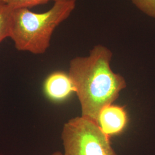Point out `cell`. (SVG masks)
<instances>
[{"label": "cell", "mask_w": 155, "mask_h": 155, "mask_svg": "<svg viewBox=\"0 0 155 155\" xmlns=\"http://www.w3.org/2000/svg\"><path fill=\"white\" fill-rule=\"evenodd\" d=\"M110 50L97 45L84 57H76L70 62L68 75L80 101L82 117L97 124L101 110L118 97L126 87L121 75L110 67Z\"/></svg>", "instance_id": "cell-1"}, {"label": "cell", "mask_w": 155, "mask_h": 155, "mask_svg": "<svg viewBox=\"0 0 155 155\" xmlns=\"http://www.w3.org/2000/svg\"><path fill=\"white\" fill-rule=\"evenodd\" d=\"M75 6L76 0H62L54 2L43 13H35L28 8L15 9L9 38L18 51L43 54L49 48L55 30L69 17Z\"/></svg>", "instance_id": "cell-2"}, {"label": "cell", "mask_w": 155, "mask_h": 155, "mask_svg": "<svg viewBox=\"0 0 155 155\" xmlns=\"http://www.w3.org/2000/svg\"><path fill=\"white\" fill-rule=\"evenodd\" d=\"M61 137L64 155H117L98 124L83 117L67 122Z\"/></svg>", "instance_id": "cell-3"}, {"label": "cell", "mask_w": 155, "mask_h": 155, "mask_svg": "<svg viewBox=\"0 0 155 155\" xmlns=\"http://www.w3.org/2000/svg\"><path fill=\"white\" fill-rule=\"evenodd\" d=\"M127 122V114L124 107L112 104L101 110L97 120L101 131L109 138L121 133Z\"/></svg>", "instance_id": "cell-4"}, {"label": "cell", "mask_w": 155, "mask_h": 155, "mask_svg": "<svg viewBox=\"0 0 155 155\" xmlns=\"http://www.w3.org/2000/svg\"><path fill=\"white\" fill-rule=\"evenodd\" d=\"M45 94L54 101H62L75 93V89L68 74L55 71L47 78L44 84Z\"/></svg>", "instance_id": "cell-5"}, {"label": "cell", "mask_w": 155, "mask_h": 155, "mask_svg": "<svg viewBox=\"0 0 155 155\" xmlns=\"http://www.w3.org/2000/svg\"><path fill=\"white\" fill-rule=\"evenodd\" d=\"M14 9L8 4L0 1V43L6 38L10 37Z\"/></svg>", "instance_id": "cell-6"}, {"label": "cell", "mask_w": 155, "mask_h": 155, "mask_svg": "<svg viewBox=\"0 0 155 155\" xmlns=\"http://www.w3.org/2000/svg\"><path fill=\"white\" fill-rule=\"evenodd\" d=\"M62 0H0L11 6L13 9L29 8L35 6L44 5L50 1L54 2Z\"/></svg>", "instance_id": "cell-7"}, {"label": "cell", "mask_w": 155, "mask_h": 155, "mask_svg": "<svg viewBox=\"0 0 155 155\" xmlns=\"http://www.w3.org/2000/svg\"><path fill=\"white\" fill-rule=\"evenodd\" d=\"M139 10L149 16L155 18V0H131Z\"/></svg>", "instance_id": "cell-8"}, {"label": "cell", "mask_w": 155, "mask_h": 155, "mask_svg": "<svg viewBox=\"0 0 155 155\" xmlns=\"http://www.w3.org/2000/svg\"><path fill=\"white\" fill-rule=\"evenodd\" d=\"M51 155H64L63 153H61V152H59V151H57V152H54L52 154H51Z\"/></svg>", "instance_id": "cell-9"}]
</instances>
